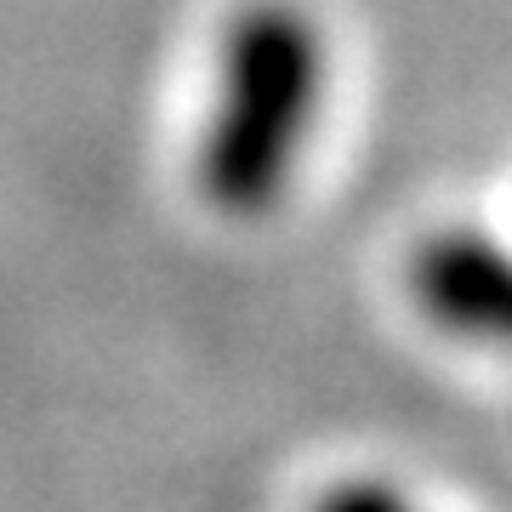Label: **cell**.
Masks as SVG:
<instances>
[{
  "mask_svg": "<svg viewBox=\"0 0 512 512\" xmlns=\"http://www.w3.org/2000/svg\"><path fill=\"white\" fill-rule=\"evenodd\" d=\"M410 296L444 336L512 353V245L484 228H439L421 239Z\"/></svg>",
  "mask_w": 512,
  "mask_h": 512,
  "instance_id": "cell-2",
  "label": "cell"
},
{
  "mask_svg": "<svg viewBox=\"0 0 512 512\" xmlns=\"http://www.w3.org/2000/svg\"><path fill=\"white\" fill-rule=\"evenodd\" d=\"M325 103V35L296 0H245L217 40L200 126V194L222 217H268Z\"/></svg>",
  "mask_w": 512,
  "mask_h": 512,
  "instance_id": "cell-1",
  "label": "cell"
},
{
  "mask_svg": "<svg viewBox=\"0 0 512 512\" xmlns=\"http://www.w3.org/2000/svg\"><path fill=\"white\" fill-rule=\"evenodd\" d=\"M313 512H416V501L387 478H342L313 501Z\"/></svg>",
  "mask_w": 512,
  "mask_h": 512,
  "instance_id": "cell-3",
  "label": "cell"
}]
</instances>
